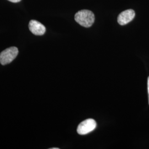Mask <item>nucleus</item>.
I'll list each match as a JSON object with an SVG mask.
<instances>
[{
	"instance_id": "nucleus-3",
	"label": "nucleus",
	"mask_w": 149,
	"mask_h": 149,
	"mask_svg": "<svg viewBox=\"0 0 149 149\" xmlns=\"http://www.w3.org/2000/svg\"><path fill=\"white\" fill-rule=\"evenodd\" d=\"M97 127L96 121L93 119H87L79 125L77 132L80 135H86L93 131Z\"/></svg>"
},
{
	"instance_id": "nucleus-6",
	"label": "nucleus",
	"mask_w": 149,
	"mask_h": 149,
	"mask_svg": "<svg viewBox=\"0 0 149 149\" xmlns=\"http://www.w3.org/2000/svg\"><path fill=\"white\" fill-rule=\"evenodd\" d=\"M9 1L12 2H13V3H17V2H20L21 0H8Z\"/></svg>"
},
{
	"instance_id": "nucleus-8",
	"label": "nucleus",
	"mask_w": 149,
	"mask_h": 149,
	"mask_svg": "<svg viewBox=\"0 0 149 149\" xmlns=\"http://www.w3.org/2000/svg\"><path fill=\"white\" fill-rule=\"evenodd\" d=\"M50 149H59L58 148H50Z\"/></svg>"
},
{
	"instance_id": "nucleus-5",
	"label": "nucleus",
	"mask_w": 149,
	"mask_h": 149,
	"mask_svg": "<svg viewBox=\"0 0 149 149\" xmlns=\"http://www.w3.org/2000/svg\"><path fill=\"white\" fill-rule=\"evenodd\" d=\"M29 29L36 36H43L46 31L45 26L40 22L36 20H31L29 22Z\"/></svg>"
},
{
	"instance_id": "nucleus-2",
	"label": "nucleus",
	"mask_w": 149,
	"mask_h": 149,
	"mask_svg": "<svg viewBox=\"0 0 149 149\" xmlns=\"http://www.w3.org/2000/svg\"><path fill=\"white\" fill-rule=\"evenodd\" d=\"M18 49L15 47L7 48L0 53V63L2 65L11 63L17 57Z\"/></svg>"
},
{
	"instance_id": "nucleus-7",
	"label": "nucleus",
	"mask_w": 149,
	"mask_h": 149,
	"mask_svg": "<svg viewBox=\"0 0 149 149\" xmlns=\"http://www.w3.org/2000/svg\"><path fill=\"white\" fill-rule=\"evenodd\" d=\"M148 94H149V76L148 79Z\"/></svg>"
},
{
	"instance_id": "nucleus-4",
	"label": "nucleus",
	"mask_w": 149,
	"mask_h": 149,
	"mask_svg": "<svg viewBox=\"0 0 149 149\" xmlns=\"http://www.w3.org/2000/svg\"><path fill=\"white\" fill-rule=\"evenodd\" d=\"M135 15V12L133 10L123 11L118 17V22L121 26L125 25L133 19Z\"/></svg>"
},
{
	"instance_id": "nucleus-1",
	"label": "nucleus",
	"mask_w": 149,
	"mask_h": 149,
	"mask_svg": "<svg viewBox=\"0 0 149 149\" xmlns=\"http://www.w3.org/2000/svg\"><path fill=\"white\" fill-rule=\"evenodd\" d=\"M74 20L82 27L88 28L91 27L95 22V15L91 11L83 10L75 14Z\"/></svg>"
}]
</instances>
